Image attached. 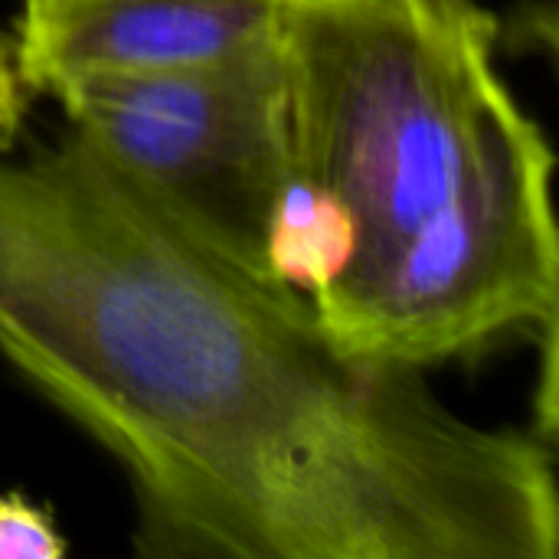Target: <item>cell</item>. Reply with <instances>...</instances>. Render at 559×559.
I'll return each instance as SVG.
<instances>
[{
	"instance_id": "6da1fadb",
	"label": "cell",
	"mask_w": 559,
	"mask_h": 559,
	"mask_svg": "<svg viewBox=\"0 0 559 559\" xmlns=\"http://www.w3.org/2000/svg\"><path fill=\"white\" fill-rule=\"evenodd\" d=\"M0 357L128 475L144 559H557L540 432L344 347L72 128L0 154Z\"/></svg>"
},
{
	"instance_id": "7a4b0ae2",
	"label": "cell",
	"mask_w": 559,
	"mask_h": 559,
	"mask_svg": "<svg viewBox=\"0 0 559 559\" xmlns=\"http://www.w3.org/2000/svg\"><path fill=\"white\" fill-rule=\"evenodd\" d=\"M478 0H282L292 170L354 219L311 298L350 350L409 367L557 331V157Z\"/></svg>"
},
{
	"instance_id": "3957f363",
	"label": "cell",
	"mask_w": 559,
	"mask_h": 559,
	"mask_svg": "<svg viewBox=\"0 0 559 559\" xmlns=\"http://www.w3.org/2000/svg\"><path fill=\"white\" fill-rule=\"evenodd\" d=\"M69 128L177 226L255 278L292 177L278 33L210 66L88 75L49 92Z\"/></svg>"
},
{
	"instance_id": "277c9868",
	"label": "cell",
	"mask_w": 559,
	"mask_h": 559,
	"mask_svg": "<svg viewBox=\"0 0 559 559\" xmlns=\"http://www.w3.org/2000/svg\"><path fill=\"white\" fill-rule=\"evenodd\" d=\"M282 0H23L13 52L29 92L88 75L219 62L278 33Z\"/></svg>"
},
{
	"instance_id": "5b68a950",
	"label": "cell",
	"mask_w": 559,
	"mask_h": 559,
	"mask_svg": "<svg viewBox=\"0 0 559 559\" xmlns=\"http://www.w3.org/2000/svg\"><path fill=\"white\" fill-rule=\"evenodd\" d=\"M350 255L354 219L341 200L292 170L269 229V278L314 298L337 282Z\"/></svg>"
},
{
	"instance_id": "8992f818",
	"label": "cell",
	"mask_w": 559,
	"mask_h": 559,
	"mask_svg": "<svg viewBox=\"0 0 559 559\" xmlns=\"http://www.w3.org/2000/svg\"><path fill=\"white\" fill-rule=\"evenodd\" d=\"M69 554L49 511L20 498L0 495V559H59Z\"/></svg>"
},
{
	"instance_id": "52a82bcc",
	"label": "cell",
	"mask_w": 559,
	"mask_h": 559,
	"mask_svg": "<svg viewBox=\"0 0 559 559\" xmlns=\"http://www.w3.org/2000/svg\"><path fill=\"white\" fill-rule=\"evenodd\" d=\"M26 85L20 79L16 69V52H13V39H7L0 33V154H10L23 118H26Z\"/></svg>"
}]
</instances>
